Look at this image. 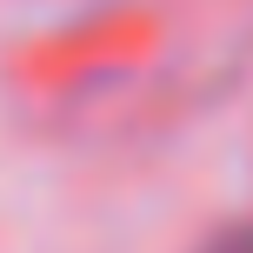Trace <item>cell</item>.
<instances>
[{"mask_svg":"<svg viewBox=\"0 0 253 253\" xmlns=\"http://www.w3.org/2000/svg\"><path fill=\"white\" fill-rule=\"evenodd\" d=\"M213 253H253V227H247V233H233V240H220Z\"/></svg>","mask_w":253,"mask_h":253,"instance_id":"1","label":"cell"}]
</instances>
